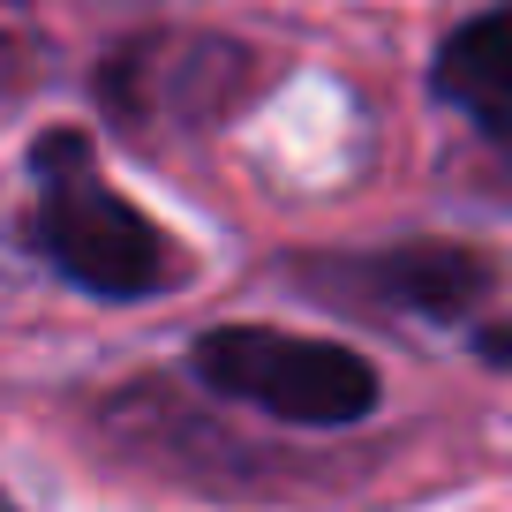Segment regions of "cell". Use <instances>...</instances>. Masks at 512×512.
<instances>
[{"label":"cell","instance_id":"obj_3","mask_svg":"<svg viewBox=\"0 0 512 512\" xmlns=\"http://www.w3.org/2000/svg\"><path fill=\"white\" fill-rule=\"evenodd\" d=\"M490 287H497V264L482 249H460V241H407V249L354 264V294L415 309V317H467Z\"/></svg>","mask_w":512,"mask_h":512},{"label":"cell","instance_id":"obj_1","mask_svg":"<svg viewBox=\"0 0 512 512\" xmlns=\"http://www.w3.org/2000/svg\"><path fill=\"white\" fill-rule=\"evenodd\" d=\"M38 166V249L76 279L83 294H106V302H136V294H159L174 279V256L166 234L144 211L113 196L91 174V144L76 128H53L31 151Z\"/></svg>","mask_w":512,"mask_h":512},{"label":"cell","instance_id":"obj_4","mask_svg":"<svg viewBox=\"0 0 512 512\" xmlns=\"http://www.w3.org/2000/svg\"><path fill=\"white\" fill-rule=\"evenodd\" d=\"M437 98L512 144V8H490V16L460 23L437 46Z\"/></svg>","mask_w":512,"mask_h":512},{"label":"cell","instance_id":"obj_5","mask_svg":"<svg viewBox=\"0 0 512 512\" xmlns=\"http://www.w3.org/2000/svg\"><path fill=\"white\" fill-rule=\"evenodd\" d=\"M475 354H482V362H512V317H505V324H482V332H475Z\"/></svg>","mask_w":512,"mask_h":512},{"label":"cell","instance_id":"obj_2","mask_svg":"<svg viewBox=\"0 0 512 512\" xmlns=\"http://www.w3.org/2000/svg\"><path fill=\"white\" fill-rule=\"evenodd\" d=\"M196 377L219 400L264 407L302 430H339L377 407V369L339 339H294L264 332V324H219L196 339Z\"/></svg>","mask_w":512,"mask_h":512}]
</instances>
